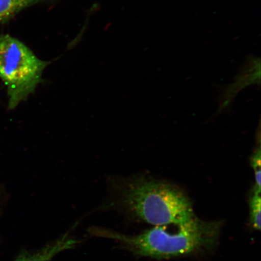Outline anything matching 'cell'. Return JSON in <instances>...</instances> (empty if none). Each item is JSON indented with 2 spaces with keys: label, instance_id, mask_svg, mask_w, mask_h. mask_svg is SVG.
<instances>
[{
  "label": "cell",
  "instance_id": "obj_1",
  "mask_svg": "<svg viewBox=\"0 0 261 261\" xmlns=\"http://www.w3.org/2000/svg\"><path fill=\"white\" fill-rule=\"evenodd\" d=\"M221 224L218 221L195 219L177 226L174 231L167 226H154L136 236H126L104 228L93 227V236L110 238L118 241L127 249L140 256L170 258L201 251L216 246L219 238Z\"/></svg>",
  "mask_w": 261,
  "mask_h": 261
},
{
  "label": "cell",
  "instance_id": "obj_2",
  "mask_svg": "<svg viewBox=\"0 0 261 261\" xmlns=\"http://www.w3.org/2000/svg\"><path fill=\"white\" fill-rule=\"evenodd\" d=\"M117 203L133 217L154 226H182L196 218L190 200L174 185L146 177L127 182Z\"/></svg>",
  "mask_w": 261,
  "mask_h": 261
},
{
  "label": "cell",
  "instance_id": "obj_3",
  "mask_svg": "<svg viewBox=\"0 0 261 261\" xmlns=\"http://www.w3.org/2000/svg\"><path fill=\"white\" fill-rule=\"evenodd\" d=\"M48 64L23 42L9 35H0V78L7 87L9 109L35 92Z\"/></svg>",
  "mask_w": 261,
  "mask_h": 261
},
{
  "label": "cell",
  "instance_id": "obj_4",
  "mask_svg": "<svg viewBox=\"0 0 261 261\" xmlns=\"http://www.w3.org/2000/svg\"><path fill=\"white\" fill-rule=\"evenodd\" d=\"M77 243L76 239L67 233L34 252L22 251L15 261H51L58 253L72 249Z\"/></svg>",
  "mask_w": 261,
  "mask_h": 261
},
{
  "label": "cell",
  "instance_id": "obj_5",
  "mask_svg": "<svg viewBox=\"0 0 261 261\" xmlns=\"http://www.w3.org/2000/svg\"><path fill=\"white\" fill-rule=\"evenodd\" d=\"M44 0H0V22H6L25 8Z\"/></svg>",
  "mask_w": 261,
  "mask_h": 261
},
{
  "label": "cell",
  "instance_id": "obj_6",
  "mask_svg": "<svg viewBox=\"0 0 261 261\" xmlns=\"http://www.w3.org/2000/svg\"><path fill=\"white\" fill-rule=\"evenodd\" d=\"M260 189L254 186L250 198V220L254 229H260Z\"/></svg>",
  "mask_w": 261,
  "mask_h": 261
},
{
  "label": "cell",
  "instance_id": "obj_7",
  "mask_svg": "<svg viewBox=\"0 0 261 261\" xmlns=\"http://www.w3.org/2000/svg\"><path fill=\"white\" fill-rule=\"evenodd\" d=\"M260 149L259 147L256 149L252 156V166L254 171V177H255V186L260 189Z\"/></svg>",
  "mask_w": 261,
  "mask_h": 261
}]
</instances>
